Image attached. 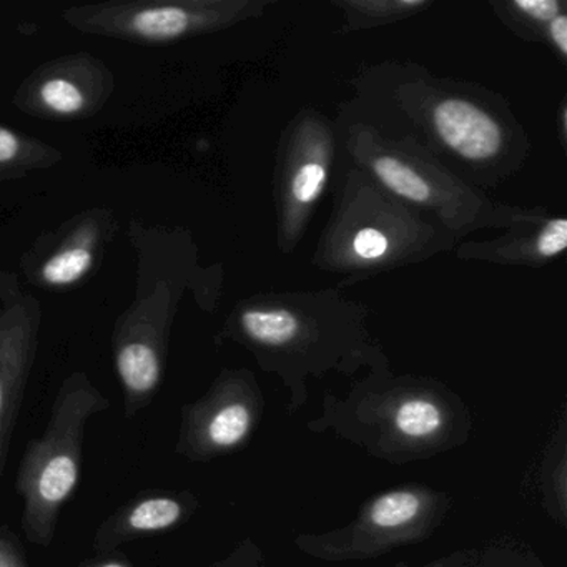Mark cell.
<instances>
[{"label":"cell","mask_w":567,"mask_h":567,"mask_svg":"<svg viewBox=\"0 0 567 567\" xmlns=\"http://www.w3.org/2000/svg\"><path fill=\"white\" fill-rule=\"evenodd\" d=\"M539 493L543 507L559 526L567 523V423L560 417L544 451L539 467Z\"/></svg>","instance_id":"13"},{"label":"cell","mask_w":567,"mask_h":567,"mask_svg":"<svg viewBox=\"0 0 567 567\" xmlns=\"http://www.w3.org/2000/svg\"><path fill=\"white\" fill-rule=\"evenodd\" d=\"M433 124L444 145L467 161H489L499 154V125L470 102L447 99L433 111Z\"/></svg>","instance_id":"11"},{"label":"cell","mask_w":567,"mask_h":567,"mask_svg":"<svg viewBox=\"0 0 567 567\" xmlns=\"http://www.w3.org/2000/svg\"><path fill=\"white\" fill-rule=\"evenodd\" d=\"M471 567H547L539 554L519 539L497 537L477 547Z\"/></svg>","instance_id":"15"},{"label":"cell","mask_w":567,"mask_h":567,"mask_svg":"<svg viewBox=\"0 0 567 567\" xmlns=\"http://www.w3.org/2000/svg\"><path fill=\"white\" fill-rule=\"evenodd\" d=\"M64 161V152L32 135L0 125V182L19 181L49 171Z\"/></svg>","instance_id":"12"},{"label":"cell","mask_w":567,"mask_h":567,"mask_svg":"<svg viewBox=\"0 0 567 567\" xmlns=\"http://www.w3.org/2000/svg\"><path fill=\"white\" fill-rule=\"evenodd\" d=\"M115 91V75L89 52L62 55L39 65L14 92L12 104L42 121H81L105 107Z\"/></svg>","instance_id":"7"},{"label":"cell","mask_w":567,"mask_h":567,"mask_svg":"<svg viewBox=\"0 0 567 567\" xmlns=\"http://www.w3.org/2000/svg\"><path fill=\"white\" fill-rule=\"evenodd\" d=\"M373 172L391 192L406 200L426 204L431 198V188L427 182L398 158H377L373 162Z\"/></svg>","instance_id":"16"},{"label":"cell","mask_w":567,"mask_h":567,"mask_svg":"<svg viewBox=\"0 0 567 567\" xmlns=\"http://www.w3.org/2000/svg\"><path fill=\"white\" fill-rule=\"evenodd\" d=\"M453 506L447 491L424 483L400 484L364 501L351 523L327 533L298 534L293 544L327 563L377 559L430 539Z\"/></svg>","instance_id":"3"},{"label":"cell","mask_w":567,"mask_h":567,"mask_svg":"<svg viewBox=\"0 0 567 567\" xmlns=\"http://www.w3.org/2000/svg\"><path fill=\"white\" fill-rule=\"evenodd\" d=\"M567 247V220L566 218H554L540 231L537 238V254L540 257L553 258L563 254Z\"/></svg>","instance_id":"19"},{"label":"cell","mask_w":567,"mask_h":567,"mask_svg":"<svg viewBox=\"0 0 567 567\" xmlns=\"http://www.w3.org/2000/svg\"><path fill=\"white\" fill-rule=\"evenodd\" d=\"M85 567H131V564L122 563V560H105V563L91 564Z\"/></svg>","instance_id":"24"},{"label":"cell","mask_w":567,"mask_h":567,"mask_svg":"<svg viewBox=\"0 0 567 567\" xmlns=\"http://www.w3.org/2000/svg\"><path fill=\"white\" fill-rule=\"evenodd\" d=\"M514 8L519 9L524 16L536 22H550L560 12V4L556 0H516Z\"/></svg>","instance_id":"20"},{"label":"cell","mask_w":567,"mask_h":567,"mask_svg":"<svg viewBox=\"0 0 567 567\" xmlns=\"http://www.w3.org/2000/svg\"><path fill=\"white\" fill-rule=\"evenodd\" d=\"M42 315L41 301L22 290L18 275L0 270V480L38 354Z\"/></svg>","instance_id":"8"},{"label":"cell","mask_w":567,"mask_h":567,"mask_svg":"<svg viewBox=\"0 0 567 567\" xmlns=\"http://www.w3.org/2000/svg\"><path fill=\"white\" fill-rule=\"evenodd\" d=\"M394 567H406V563H398Z\"/></svg>","instance_id":"25"},{"label":"cell","mask_w":567,"mask_h":567,"mask_svg":"<svg viewBox=\"0 0 567 567\" xmlns=\"http://www.w3.org/2000/svg\"><path fill=\"white\" fill-rule=\"evenodd\" d=\"M327 184V168L320 162H307L298 168L291 182V195L298 204H313Z\"/></svg>","instance_id":"17"},{"label":"cell","mask_w":567,"mask_h":567,"mask_svg":"<svg viewBox=\"0 0 567 567\" xmlns=\"http://www.w3.org/2000/svg\"><path fill=\"white\" fill-rule=\"evenodd\" d=\"M111 403L82 371L65 378L44 434L25 447L16 489L24 501L22 529L35 546H49L62 506L81 480L85 426Z\"/></svg>","instance_id":"2"},{"label":"cell","mask_w":567,"mask_h":567,"mask_svg":"<svg viewBox=\"0 0 567 567\" xmlns=\"http://www.w3.org/2000/svg\"><path fill=\"white\" fill-rule=\"evenodd\" d=\"M115 231L117 221L107 208L81 212L25 254L22 268L28 281L48 290L75 287L95 270Z\"/></svg>","instance_id":"9"},{"label":"cell","mask_w":567,"mask_h":567,"mask_svg":"<svg viewBox=\"0 0 567 567\" xmlns=\"http://www.w3.org/2000/svg\"><path fill=\"white\" fill-rule=\"evenodd\" d=\"M474 557H476V549H456L453 553L443 554L430 563L423 564L420 567H471L473 566Z\"/></svg>","instance_id":"22"},{"label":"cell","mask_w":567,"mask_h":567,"mask_svg":"<svg viewBox=\"0 0 567 567\" xmlns=\"http://www.w3.org/2000/svg\"><path fill=\"white\" fill-rule=\"evenodd\" d=\"M353 251L364 261H377L390 250V238L378 228H361L353 238Z\"/></svg>","instance_id":"18"},{"label":"cell","mask_w":567,"mask_h":567,"mask_svg":"<svg viewBox=\"0 0 567 567\" xmlns=\"http://www.w3.org/2000/svg\"><path fill=\"white\" fill-rule=\"evenodd\" d=\"M197 507V497L187 493L157 494L135 501L99 527L95 549L105 553L135 537L172 529L188 519Z\"/></svg>","instance_id":"10"},{"label":"cell","mask_w":567,"mask_h":567,"mask_svg":"<svg viewBox=\"0 0 567 567\" xmlns=\"http://www.w3.org/2000/svg\"><path fill=\"white\" fill-rule=\"evenodd\" d=\"M264 396L248 378H220L205 396L182 410L175 451L190 461H212L247 446L264 417Z\"/></svg>","instance_id":"6"},{"label":"cell","mask_w":567,"mask_h":567,"mask_svg":"<svg viewBox=\"0 0 567 567\" xmlns=\"http://www.w3.org/2000/svg\"><path fill=\"white\" fill-rule=\"evenodd\" d=\"M0 567H28L18 544L2 529H0Z\"/></svg>","instance_id":"21"},{"label":"cell","mask_w":567,"mask_h":567,"mask_svg":"<svg viewBox=\"0 0 567 567\" xmlns=\"http://www.w3.org/2000/svg\"><path fill=\"white\" fill-rule=\"evenodd\" d=\"M313 433H331L390 464L426 461L471 440L474 417L446 390L411 386L361 388L344 400L327 396Z\"/></svg>","instance_id":"1"},{"label":"cell","mask_w":567,"mask_h":567,"mask_svg":"<svg viewBox=\"0 0 567 567\" xmlns=\"http://www.w3.org/2000/svg\"><path fill=\"white\" fill-rule=\"evenodd\" d=\"M171 327V291L152 285L121 315L114 328L115 370L124 388L127 416L151 403L164 378Z\"/></svg>","instance_id":"5"},{"label":"cell","mask_w":567,"mask_h":567,"mask_svg":"<svg viewBox=\"0 0 567 567\" xmlns=\"http://www.w3.org/2000/svg\"><path fill=\"white\" fill-rule=\"evenodd\" d=\"M224 12L207 2L182 0H107L72 6L62 21L75 31L132 44L161 45L178 42L214 28Z\"/></svg>","instance_id":"4"},{"label":"cell","mask_w":567,"mask_h":567,"mask_svg":"<svg viewBox=\"0 0 567 567\" xmlns=\"http://www.w3.org/2000/svg\"><path fill=\"white\" fill-rule=\"evenodd\" d=\"M549 35L553 39L557 51L563 55H567V18L564 14L557 16L549 22Z\"/></svg>","instance_id":"23"},{"label":"cell","mask_w":567,"mask_h":567,"mask_svg":"<svg viewBox=\"0 0 567 567\" xmlns=\"http://www.w3.org/2000/svg\"><path fill=\"white\" fill-rule=\"evenodd\" d=\"M241 330L254 343L261 347L284 348L300 337L301 323L291 311L275 310L244 311L240 318Z\"/></svg>","instance_id":"14"}]
</instances>
